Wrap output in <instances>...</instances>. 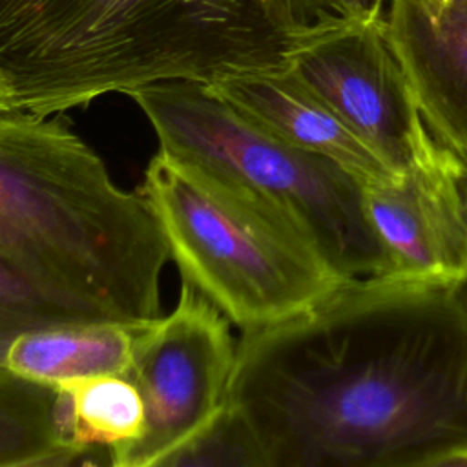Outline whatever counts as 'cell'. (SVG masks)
<instances>
[{
	"instance_id": "15",
	"label": "cell",
	"mask_w": 467,
	"mask_h": 467,
	"mask_svg": "<svg viewBox=\"0 0 467 467\" xmlns=\"http://www.w3.org/2000/svg\"><path fill=\"white\" fill-rule=\"evenodd\" d=\"M268 467L265 452L243 414L223 401L221 409L184 445H181L164 467Z\"/></svg>"
},
{
	"instance_id": "5",
	"label": "cell",
	"mask_w": 467,
	"mask_h": 467,
	"mask_svg": "<svg viewBox=\"0 0 467 467\" xmlns=\"http://www.w3.org/2000/svg\"><path fill=\"white\" fill-rule=\"evenodd\" d=\"M128 97L153 128L161 151L285 212L345 279L389 274L363 182L348 170L272 135L202 82L166 80Z\"/></svg>"
},
{
	"instance_id": "18",
	"label": "cell",
	"mask_w": 467,
	"mask_h": 467,
	"mask_svg": "<svg viewBox=\"0 0 467 467\" xmlns=\"http://www.w3.org/2000/svg\"><path fill=\"white\" fill-rule=\"evenodd\" d=\"M427 5H431V7H445V5H449L452 0H423Z\"/></svg>"
},
{
	"instance_id": "16",
	"label": "cell",
	"mask_w": 467,
	"mask_h": 467,
	"mask_svg": "<svg viewBox=\"0 0 467 467\" xmlns=\"http://www.w3.org/2000/svg\"><path fill=\"white\" fill-rule=\"evenodd\" d=\"M299 33L348 18H381L389 0H283Z\"/></svg>"
},
{
	"instance_id": "9",
	"label": "cell",
	"mask_w": 467,
	"mask_h": 467,
	"mask_svg": "<svg viewBox=\"0 0 467 467\" xmlns=\"http://www.w3.org/2000/svg\"><path fill=\"white\" fill-rule=\"evenodd\" d=\"M383 18L431 133L467 162V0H389Z\"/></svg>"
},
{
	"instance_id": "14",
	"label": "cell",
	"mask_w": 467,
	"mask_h": 467,
	"mask_svg": "<svg viewBox=\"0 0 467 467\" xmlns=\"http://www.w3.org/2000/svg\"><path fill=\"white\" fill-rule=\"evenodd\" d=\"M109 321L88 310L71 306L0 257V368L11 343L27 332L60 325Z\"/></svg>"
},
{
	"instance_id": "6",
	"label": "cell",
	"mask_w": 467,
	"mask_h": 467,
	"mask_svg": "<svg viewBox=\"0 0 467 467\" xmlns=\"http://www.w3.org/2000/svg\"><path fill=\"white\" fill-rule=\"evenodd\" d=\"M230 319L182 281L166 316L144 325L126 374L144 400V429L109 458L113 467H164L221 409L235 359Z\"/></svg>"
},
{
	"instance_id": "19",
	"label": "cell",
	"mask_w": 467,
	"mask_h": 467,
	"mask_svg": "<svg viewBox=\"0 0 467 467\" xmlns=\"http://www.w3.org/2000/svg\"><path fill=\"white\" fill-rule=\"evenodd\" d=\"M465 197H467V181H465ZM463 286L467 288V277H465V285Z\"/></svg>"
},
{
	"instance_id": "10",
	"label": "cell",
	"mask_w": 467,
	"mask_h": 467,
	"mask_svg": "<svg viewBox=\"0 0 467 467\" xmlns=\"http://www.w3.org/2000/svg\"><path fill=\"white\" fill-rule=\"evenodd\" d=\"M208 86L272 135L337 162L363 184L398 177L288 66Z\"/></svg>"
},
{
	"instance_id": "2",
	"label": "cell",
	"mask_w": 467,
	"mask_h": 467,
	"mask_svg": "<svg viewBox=\"0 0 467 467\" xmlns=\"http://www.w3.org/2000/svg\"><path fill=\"white\" fill-rule=\"evenodd\" d=\"M283 0H0V84L27 115L108 93L286 67Z\"/></svg>"
},
{
	"instance_id": "8",
	"label": "cell",
	"mask_w": 467,
	"mask_h": 467,
	"mask_svg": "<svg viewBox=\"0 0 467 467\" xmlns=\"http://www.w3.org/2000/svg\"><path fill=\"white\" fill-rule=\"evenodd\" d=\"M467 162L449 148L387 182L363 184L385 277L463 286L467 277Z\"/></svg>"
},
{
	"instance_id": "17",
	"label": "cell",
	"mask_w": 467,
	"mask_h": 467,
	"mask_svg": "<svg viewBox=\"0 0 467 467\" xmlns=\"http://www.w3.org/2000/svg\"><path fill=\"white\" fill-rule=\"evenodd\" d=\"M13 111H18V109L11 104V100H9L7 93H5V89H4L2 84H0V113H13Z\"/></svg>"
},
{
	"instance_id": "13",
	"label": "cell",
	"mask_w": 467,
	"mask_h": 467,
	"mask_svg": "<svg viewBox=\"0 0 467 467\" xmlns=\"http://www.w3.org/2000/svg\"><path fill=\"white\" fill-rule=\"evenodd\" d=\"M82 463L64 438L57 387L0 368V467Z\"/></svg>"
},
{
	"instance_id": "7",
	"label": "cell",
	"mask_w": 467,
	"mask_h": 467,
	"mask_svg": "<svg viewBox=\"0 0 467 467\" xmlns=\"http://www.w3.org/2000/svg\"><path fill=\"white\" fill-rule=\"evenodd\" d=\"M288 67L317 93L394 173L436 157L385 18H348L303 31Z\"/></svg>"
},
{
	"instance_id": "4",
	"label": "cell",
	"mask_w": 467,
	"mask_h": 467,
	"mask_svg": "<svg viewBox=\"0 0 467 467\" xmlns=\"http://www.w3.org/2000/svg\"><path fill=\"white\" fill-rule=\"evenodd\" d=\"M139 193L181 279L243 332L288 319L352 281L285 212L170 153L150 159Z\"/></svg>"
},
{
	"instance_id": "12",
	"label": "cell",
	"mask_w": 467,
	"mask_h": 467,
	"mask_svg": "<svg viewBox=\"0 0 467 467\" xmlns=\"http://www.w3.org/2000/svg\"><path fill=\"white\" fill-rule=\"evenodd\" d=\"M66 441L82 456V463H100L135 441L144 429V400L133 379L122 374H100L57 387Z\"/></svg>"
},
{
	"instance_id": "11",
	"label": "cell",
	"mask_w": 467,
	"mask_h": 467,
	"mask_svg": "<svg viewBox=\"0 0 467 467\" xmlns=\"http://www.w3.org/2000/svg\"><path fill=\"white\" fill-rule=\"evenodd\" d=\"M146 323L100 321L33 330L11 343L4 368L51 387L100 374H122Z\"/></svg>"
},
{
	"instance_id": "1",
	"label": "cell",
	"mask_w": 467,
	"mask_h": 467,
	"mask_svg": "<svg viewBox=\"0 0 467 467\" xmlns=\"http://www.w3.org/2000/svg\"><path fill=\"white\" fill-rule=\"evenodd\" d=\"M224 401L268 467H447L467 452V288L352 279L243 332Z\"/></svg>"
},
{
	"instance_id": "3",
	"label": "cell",
	"mask_w": 467,
	"mask_h": 467,
	"mask_svg": "<svg viewBox=\"0 0 467 467\" xmlns=\"http://www.w3.org/2000/svg\"><path fill=\"white\" fill-rule=\"evenodd\" d=\"M60 115L0 113V257L80 310L157 319L162 232Z\"/></svg>"
}]
</instances>
